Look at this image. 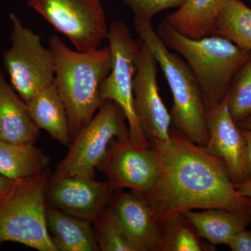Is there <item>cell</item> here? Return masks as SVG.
<instances>
[{
	"label": "cell",
	"instance_id": "3957f363",
	"mask_svg": "<svg viewBox=\"0 0 251 251\" xmlns=\"http://www.w3.org/2000/svg\"><path fill=\"white\" fill-rule=\"evenodd\" d=\"M157 33L167 47L181 54L191 68L199 84L206 111L224 100L234 75L251 54V51L216 34L190 39L165 20Z\"/></svg>",
	"mask_w": 251,
	"mask_h": 251
},
{
	"label": "cell",
	"instance_id": "5bb4252c",
	"mask_svg": "<svg viewBox=\"0 0 251 251\" xmlns=\"http://www.w3.org/2000/svg\"><path fill=\"white\" fill-rule=\"evenodd\" d=\"M110 203L134 251H163L162 226L144 193H120Z\"/></svg>",
	"mask_w": 251,
	"mask_h": 251
},
{
	"label": "cell",
	"instance_id": "e0dca14e",
	"mask_svg": "<svg viewBox=\"0 0 251 251\" xmlns=\"http://www.w3.org/2000/svg\"><path fill=\"white\" fill-rule=\"evenodd\" d=\"M46 222L58 251H97L99 249L90 221L46 206Z\"/></svg>",
	"mask_w": 251,
	"mask_h": 251
},
{
	"label": "cell",
	"instance_id": "1f68e13d",
	"mask_svg": "<svg viewBox=\"0 0 251 251\" xmlns=\"http://www.w3.org/2000/svg\"></svg>",
	"mask_w": 251,
	"mask_h": 251
},
{
	"label": "cell",
	"instance_id": "ba28073f",
	"mask_svg": "<svg viewBox=\"0 0 251 251\" xmlns=\"http://www.w3.org/2000/svg\"><path fill=\"white\" fill-rule=\"evenodd\" d=\"M9 17L11 46L3 54V64L13 88L27 102L53 83V56L50 49L43 46L41 36L25 27L16 14H10Z\"/></svg>",
	"mask_w": 251,
	"mask_h": 251
},
{
	"label": "cell",
	"instance_id": "7a4b0ae2",
	"mask_svg": "<svg viewBox=\"0 0 251 251\" xmlns=\"http://www.w3.org/2000/svg\"><path fill=\"white\" fill-rule=\"evenodd\" d=\"M49 46L55 69L53 83L65 105L71 134L75 136L106 102L100 85L111 71L110 49L74 51L57 36H51Z\"/></svg>",
	"mask_w": 251,
	"mask_h": 251
},
{
	"label": "cell",
	"instance_id": "7c38bea8",
	"mask_svg": "<svg viewBox=\"0 0 251 251\" xmlns=\"http://www.w3.org/2000/svg\"><path fill=\"white\" fill-rule=\"evenodd\" d=\"M205 120L209 132L204 147L206 151L224 163L234 184L250 178L245 139L229 112L227 95L221 103L206 111Z\"/></svg>",
	"mask_w": 251,
	"mask_h": 251
},
{
	"label": "cell",
	"instance_id": "4dcf8cb0",
	"mask_svg": "<svg viewBox=\"0 0 251 251\" xmlns=\"http://www.w3.org/2000/svg\"><path fill=\"white\" fill-rule=\"evenodd\" d=\"M2 199H3V198H0V201H1V200H2Z\"/></svg>",
	"mask_w": 251,
	"mask_h": 251
},
{
	"label": "cell",
	"instance_id": "f1b7e54d",
	"mask_svg": "<svg viewBox=\"0 0 251 251\" xmlns=\"http://www.w3.org/2000/svg\"><path fill=\"white\" fill-rule=\"evenodd\" d=\"M235 186L241 194L251 199V177L242 183L235 184Z\"/></svg>",
	"mask_w": 251,
	"mask_h": 251
},
{
	"label": "cell",
	"instance_id": "30bf717a",
	"mask_svg": "<svg viewBox=\"0 0 251 251\" xmlns=\"http://www.w3.org/2000/svg\"><path fill=\"white\" fill-rule=\"evenodd\" d=\"M97 170L108 178L114 189L148 193L156 184L160 167L154 149L126 138H114Z\"/></svg>",
	"mask_w": 251,
	"mask_h": 251
},
{
	"label": "cell",
	"instance_id": "6da1fadb",
	"mask_svg": "<svg viewBox=\"0 0 251 251\" xmlns=\"http://www.w3.org/2000/svg\"><path fill=\"white\" fill-rule=\"evenodd\" d=\"M160 173L145 196L161 226L193 209H221L251 214V199L238 191L221 160L179 130L166 143L150 144Z\"/></svg>",
	"mask_w": 251,
	"mask_h": 251
},
{
	"label": "cell",
	"instance_id": "83f0119b",
	"mask_svg": "<svg viewBox=\"0 0 251 251\" xmlns=\"http://www.w3.org/2000/svg\"><path fill=\"white\" fill-rule=\"evenodd\" d=\"M243 136L245 139L246 146H247V157L248 168H249V175L251 177V129L241 128Z\"/></svg>",
	"mask_w": 251,
	"mask_h": 251
},
{
	"label": "cell",
	"instance_id": "cb8c5ba5",
	"mask_svg": "<svg viewBox=\"0 0 251 251\" xmlns=\"http://www.w3.org/2000/svg\"><path fill=\"white\" fill-rule=\"evenodd\" d=\"M163 251H201L206 247L184 215L162 225Z\"/></svg>",
	"mask_w": 251,
	"mask_h": 251
},
{
	"label": "cell",
	"instance_id": "603a6c76",
	"mask_svg": "<svg viewBox=\"0 0 251 251\" xmlns=\"http://www.w3.org/2000/svg\"><path fill=\"white\" fill-rule=\"evenodd\" d=\"M229 112L236 124L251 115V54L234 75L227 94Z\"/></svg>",
	"mask_w": 251,
	"mask_h": 251
},
{
	"label": "cell",
	"instance_id": "9a60e30c",
	"mask_svg": "<svg viewBox=\"0 0 251 251\" xmlns=\"http://www.w3.org/2000/svg\"><path fill=\"white\" fill-rule=\"evenodd\" d=\"M27 103L5 78L0 68V140L34 143L39 134Z\"/></svg>",
	"mask_w": 251,
	"mask_h": 251
},
{
	"label": "cell",
	"instance_id": "2e32d148",
	"mask_svg": "<svg viewBox=\"0 0 251 251\" xmlns=\"http://www.w3.org/2000/svg\"><path fill=\"white\" fill-rule=\"evenodd\" d=\"M183 215L198 236L212 246L227 245L234 234L247 228L251 222V214L221 209L188 210Z\"/></svg>",
	"mask_w": 251,
	"mask_h": 251
},
{
	"label": "cell",
	"instance_id": "7402d4cb",
	"mask_svg": "<svg viewBox=\"0 0 251 251\" xmlns=\"http://www.w3.org/2000/svg\"><path fill=\"white\" fill-rule=\"evenodd\" d=\"M94 221V235L100 251H134L110 205L104 208Z\"/></svg>",
	"mask_w": 251,
	"mask_h": 251
},
{
	"label": "cell",
	"instance_id": "ffe728a7",
	"mask_svg": "<svg viewBox=\"0 0 251 251\" xmlns=\"http://www.w3.org/2000/svg\"><path fill=\"white\" fill-rule=\"evenodd\" d=\"M50 159L34 143L0 140V175L11 180L31 177L46 171Z\"/></svg>",
	"mask_w": 251,
	"mask_h": 251
},
{
	"label": "cell",
	"instance_id": "d4e9b609",
	"mask_svg": "<svg viewBox=\"0 0 251 251\" xmlns=\"http://www.w3.org/2000/svg\"><path fill=\"white\" fill-rule=\"evenodd\" d=\"M186 0H125L131 9L135 21H150L164 10L180 7Z\"/></svg>",
	"mask_w": 251,
	"mask_h": 251
},
{
	"label": "cell",
	"instance_id": "277c9868",
	"mask_svg": "<svg viewBox=\"0 0 251 251\" xmlns=\"http://www.w3.org/2000/svg\"><path fill=\"white\" fill-rule=\"evenodd\" d=\"M135 30L164 73L173 97L171 116L176 129L205 147L209 139L206 110L197 79L186 61L173 53L150 21H134Z\"/></svg>",
	"mask_w": 251,
	"mask_h": 251
},
{
	"label": "cell",
	"instance_id": "484cf974",
	"mask_svg": "<svg viewBox=\"0 0 251 251\" xmlns=\"http://www.w3.org/2000/svg\"><path fill=\"white\" fill-rule=\"evenodd\" d=\"M227 246L233 251H251V230L239 231L231 238Z\"/></svg>",
	"mask_w": 251,
	"mask_h": 251
},
{
	"label": "cell",
	"instance_id": "44dd1931",
	"mask_svg": "<svg viewBox=\"0 0 251 251\" xmlns=\"http://www.w3.org/2000/svg\"><path fill=\"white\" fill-rule=\"evenodd\" d=\"M216 35L251 52V9L242 0H226L216 23Z\"/></svg>",
	"mask_w": 251,
	"mask_h": 251
},
{
	"label": "cell",
	"instance_id": "f546056e",
	"mask_svg": "<svg viewBox=\"0 0 251 251\" xmlns=\"http://www.w3.org/2000/svg\"><path fill=\"white\" fill-rule=\"evenodd\" d=\"M238 126L241 127L242 128H247V129H251V115L243 121L239 122L237 124Z\"/></svg>",
	"mask_w": 251,
	"mask_h": 251
},
{
	"label": "cell",
	"instance_id": "52a82bcc",
	"mask_svg": "<svg viewBox=\"0 0 251 251\" xmlns=\"http://www.w3.org/2000/svg\"><path fill=\"white\" fill-rule=\"evenodd\" d=\"M121 108L106 100L98 113L77 133L68 154L52 178L80 176L94 179L95 171L114 138L130 136Z\"/></svg>",
	"mask_w": 251,
	"mask_h": 251
},
{
	"label": "cell",
	"instance_id": "d6986e66",
	"mask_svg": "<svg viewBox=\"0 0 251 251\" xmlns=\"http://www.w3.org/2000/svg\"><path fill=\"white\" fill-rule=\"evenodd\" d=\"M26 103L33 122L39 129L46 130L62 145H70L72 134L67 110L54 83Z\"/></svg>",
	"mask_w": 251,
	"mask_h": 251
},
{
	"label": "cell",
	"instance_id": "4fadbf2b",
	"mask_svg": "<svg viewBox=\"0 0 251 251\" xmlns=\"http://www.w3.org/2000/svg\"><path fill=\"white\" fill-rule=\"evenodd\" d=\"M111 184L80 176L50 180L46 200L52 207L87 221H95L110 202Z\"/></svg>",
	"mask_w": 251,
	"mask_h": 251
},
{
	"label": "cell",
	"instance_id": "9c48e42d",
	"mask_svg": "<svg viewBox=\"0 0 251 251\" xmlns=\"http://www.w3.org/2000/svg\"><path fill=\"white\" fill-rule=\"evenodd\" d=\"M27 4L67 36L77 51L95 50L108 38L109 26L100 0H27Z\"/></svg>",
	"mask_w": 251,
	"mask_h": 251
},
{
	"label": "cell",
	"instance_id": "8fae6325",
	"mask_svg": "<svg viewBox=\"0 0 251 251\" xmlns=\"http://www.w3.org/2000/svg\"><path fill=\"white\" fill-rule=\"evenodd\" d=\"M157 61L142 41L133 78V99L137 118L149 143L171 140V114L163 103L157 83Z\"/></svg>",
	"mask_w": 251,
	"mask_h": 251
},
{
	"label": "cell",
	"instance_id": "8992f818",
	"mask_svg": "<svg viewBox=\"0 0 251 251\" xmlns=\"http://www.w3.org/2000/svg\"><path fill=\"white\" fill-rule=\"evenodd\" d=\"M107 39L111 52L112 69L100 85V96L105 101L112 100L121 108L128 122L130 139L150 146L137 118L133 99V78L142 41L134 40L129 28L120 21L110 23Z\"/></svg>",
	"mask_w": 251,
	"mask_h": 251
},
{
	"label": "cell",
	"instance_id": "ac0fdd59",
	"mask_svg": "<svg viewBox=\"0 0 251 251\" xmlns=\"http://www.w3.org/2000/svg\"><path fill=\"white\" fill-rule=\"evenodd\" d=\"M226 0H186L165 21L186 37L200 39L216 34V23Z\"/></svg>",
	"mask_w": 251,
	"mask_h": 251
},
{
	"label": "cell",
	"instance_id": "4316f807",
	"mask_svg": "<svg viewBox=\"0 0 251 251\" xmlns=\"http://www.w3.org/2000/svg\"><path fill=\"white\" fill-rule=\"evenodd\" d=\"M18 180H11L0 175V198H4L13 189Z\"/></svg>",
	"mask_w": 251,
	"mask_h": 251
},
{
	"label": "cell",
	"instance_id": "5b68a950",
	"mask_svg": "<svg viewBox=\"0 0 251 251\" xmlns=\"http://www.w3.org/2000/svg\"><path fill=\"white\" fill-rule=\"evenodd\" d=\"M49 170L18 180L0 201V244L15 242L39 251H58L46 222Z\"/></svg>",
	"mask_w": 251,
	"mask_h": 251
}]
</instances>
